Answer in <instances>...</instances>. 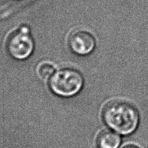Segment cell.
Masks as SVG:
<instances>
[{
    "label": "cell",
    "mask_w": 148,
    "mask_h": 148,
    "mask_svg": "<svg viewBox=\"0 0 148 148\" xmlns=\"http://www.w3.org/2000/svg\"><path fill=\"white\" fill-rule=\"evenodd\" d=\"M122 148H140V147L134 144H128V145H126L125 146H123Z\"/></svg>",
    "instance_id": "cell-7"
},
{
    "label": "cell",
    "mask_w": 148,
    "mask_h": 148,
    "mask_svg": "<svg viewBox=\"0 0 148 148\" xmlns=\"http://www.w3.org/2000/svg\"><path fill=\"white\" fill-rule=\"evenodd\" d=\"M37 73L42 79L47 80L49 79L56 72L54 64L47 60L40 62L37 66Z\"/></svg>",
    "instance_id": "cell-6"
},
{
    "label": "cell",
    "mask_w": 148,
    "mask_h": 148,
    "mask_svg": "<svg viewBox=\"0 0 148 148\" xmlns=\"http://www.w3.org/2000/svg\"><path fill=\"white\" fill-rule=\"evenodd\" d=\"M69 45L71 49L79 55H87L94 51L96 47V40L87 31L77 30L70 36Z\"/></svg>",
    "instance_id": "cell-4"
},
{
    "label": "cell",
    "mask_w": 148,
    "mask_h": 148,
    "mask_svg": "<svg viewBox=\"0 0 148 148\" xmlns=\"http://www.w3.org/2000/svg\"><path fill=\"white\" fill-rule=\"evenodd\" d=\"M121 142L120 136L109 129L101 131L97 138V144L99 148H118Z\"/></svg>",
    "instance_id": "cell-5"
},
{
    "label": "cell",
    "mask_w": 148,
    "mask_h": 148,
    "mask_svg": "<svg viewBox=\"0 0 148 148\" xmlns=\"http://www.w3.org/2000/svg\"><path fill=\"white\" fill-rule=\"evenodd\" d=\"M83 84L84 79L81 73L72 68L57 71L49 82L51 90L62 97H71L78 94Z\"/></svg>",
    "instance_id": "cell-2"
},
{
    "label": "cell",
    "mask_w": 148,
    "mask_h": 148,
    "mask_svg": "<svg viewBox=\"0 0 148 148\" xmlns=\"http://www.w3.org/2000/svg\"><path fill=\"white\" fill-rule=\"evenodd\" d=\"M102 117L109 128L123 136L134 133L140 123L137 108L125 100L117 99L107 103L103 109Z\"/></svg>",
    "instance_id": "cell-1"
},
{
    "label": "cell",
    "mask_w": 148,
    "mask_h": 148,
    "mask_svg": "<svg viewBox=\"0 0 148 148\" xmlns=\"http://www.w3.org/2000/svg\"><path fill=\"white\" fill-rule=\"evenodd\" d=\"M7 49L16 59L24 60L30 57L34 50V41L29 29L22 27L13 34L8 41Z\"/></svg>",
    "instance_id": "cell-3"
}]
</instances>
